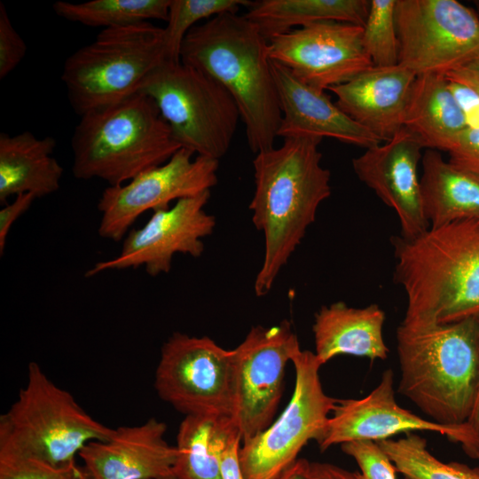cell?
<instances>
[{
    "label": "cell",
    "instance_id": "6da1fadb",
    "mask_svg": "<svg viewBox=\"0 0 479 479\" xmlns=\"http://www.w3.org/2000/svg\"><path fill=\"white\" fill-rule=\"evenodd\" d=\"M322 138H284L283 145L255 154L252 222L263 232L264 252L255 277L256 296L267 294L282 268L331 194L330 171L321 165Z\"/></svg>",
    "mask_w": 479,
    "mask_h": 479
},
{
    "label": "cell",
    "instance_id": "7a4b0ae2",
    "mask_svg": "<svg viewBox=\"0 0 479 479\" xmlns=\"http://www.w3.org/2000/svg\"><path fill=\"white\" fill-rule=\"evenodd\" d=\"M394 281L404 290L402 325L448 324L479 314V222L429 227L407 240L391 239Z\"/></svg>",
    "mask_w": 479,
    "mask_h": 479
},
{
    "label": "cell",
    "instance_id": "3957f363",
    "mask_svg": "<svg viewBox=\"0 0 479 479\" xmlns=\"http://www.w3.org/2000/svg\"><path fill=\"white\" fill-rule=\"evenodd\" d=\"M180 61L219 82L233 98L254 153L274 147L282 113L268 40L245 15L224 12L193 27Z\"/></svg>",
    "mask_w": 479,
    "mask_h": 479
},
{
    "label": "cell",
    "instance_id": "277c9868",
    "mask_svg": "<svg viewBox=\"0 0 479 479\" xmlns=\"http://www.w3.org/2000/svg\"><path fill=\"white\" fill-rule=\"evenodd\" d=\"M396 340L398 393L432 421L467 423L479 389L478 315L421 327L400 324Z\"/></svg>",
    "mask_w": 479,
    "mask_h": 479
},
{
    "label": "cell",
    "instance_id": "5b68a950",
    "mask_svg": "<svg viewBox=\"0 0 479 479\" xmlns=\"http://www.w3.org/2000/svg\"><path fill=\"white\" fill-rule=\"evenodd\" d=\"M77 179L123 185L181 148L156 103L138 92L81 116L71 139Z\"/></svg>",
    "mask_w": 479,
    "mask_h": 479
},
{
    "label": "cell",
    "instance_id": "8992f818",
    "mask_svg": "<svg viewBox=\"0 0 479 479\" xmlns=\"http://www.w3.org/2000/svg\"><path fill=\"white\" fill-rule=\"evenodd\" d=\"M114 432L51 381L38 364L30 362L25 387L0 416V458L71 467L88 443L107 440Z\"/></svg>",
    "mask_w": 479,
    "mask_h": 479
},
{
    "label": "cell",
    "instance_id": "52a82bcc",
    "mask_svg": "<svg viewBox=\"0 0 479 479\" xmlns=\"http://www.w3.org/2000/svg\"><path fill=\"white\" fill-rule=\"evenodd\" d=\"M164 62L163 27L144 21L102 29L66 59L61 81L82 116L140 92Z\"/></svg>",
    "mask_w": 479,
    "mask_h": 479
},
{
    "label": "cell",
    "instance_id": "ba28073f",
    "mask_svg": "<svg viewBox=\"0 0 479 479\" xmlns=\"http://www.w3.org/2000/svg\"><path fill=\"white\" fill-rule=\"evenodd\" d=\"M140 92L154 100L181 148L218 161L226 154L240 114L219 82L181 61L164 62Z\"/></svg>",
    "mask_w": 479,
    "mask_h": 479
},
{
    "label": "cell",
    "instance_id": "9c48e42d",
    "mask_svg": "<svg viewBox=\"0 0 479 479\" xmlns=\"http://www.w3.org/2000/svg\"><path fill=\"white\" fill-rule=\"evenodd\" d=\"M291 362L295 381L289 403L269 427L241 443L239 455L246 479H274L291 466L309 441L320 438L338 404L323 389L322 365L314 352L300 348Z\"/></svg>",
    "mask_w": 479,
    "mask_h": 479
},
{
    "label": "cell",
    "instance_id": "30bf717a",
    "mask_svg": "<svg viewBox=\"0 0 479 479\" xmlns=\"http://www.w3.org/2000/svg\"><path fill=\"white\" fill-rule=\"evenodd\" d=\"M398 65L446 75L479 58V16L456 0H397Z\"/></svg>",
    "mask_w": 479,
    "mask_h": 479
},
{
    "label": "cell",
    "instance_id": "8fae6325",
    "mask_svg": "<svg viewBox=\"0 0 479 479\" xmlns=\"http://www.w3.org/2000/svg\"><path fill=\"white\" fill-rule=\"evenodd\" d=\"M233 373L232 349L207 336L175 332L161 347L154 388L185 416L231 418Z\"/></svg>",
    "mask_w": 479,
    "mask_h": 479
},
{
    "label": "cell",
    "instance_id": "7c38bea8",
    "mask_svg": "<svg viewBox=\"0 0 479 479\" xmlns=\"http://www.w3.org/2000/svg\"><path fill=\"white\" fill-rule=\"evenodd\" d=\"M300 348L290 322L283 320L271 326H252L232 349L231 420L242 442L271 424L282 397L286 366Z\"/></svg>",
    "mask_w": 479,
    "mask_h": 479
},
{
    "label": "cell",
    "instance_id": "4fadbf2b",
    "mask_svg": "<svg viewBox=\"0 0 479 479\" xmlns=\"http://www.w3.org/2000/svg\"><path fill=\"white\" fill-rule=\"evenodd\" d=\"M194 154L180 148L163 164L123 185L106 187L98 201L99 236L120 241L145 212L165 209L171 201L210 191L217 184L219 161Z\"/></svg>",
    "mask_w": 479,
    "mask_h": 479
},
{
    "label": "cell",
    "instance_id": "5bb4252c",
    "mask_svg": "<svg viewBox=\"0 0 479 479\" xmlns=\"http://www.w3.org/2000/svg\"><path fill=\"white\" fill-rule=\"evenodd\" d=\"M209 198L210 191H207L180 199L168 208L153 211L142 227L127 233L115 257L96 263L85 272V277L139 267L156 277L169 272L176 254L200 257L205 249L202 239L209 236L216 226L215 216L205 210Z\"/></svg>",
    "mask_w": 479,
    "mask_h": 479
},
{
    "label": "cell",
    "instance_id": "9a60e30c",
    "mask_svg": "<svg viewBox=\"0 0 479 479\" xmlns=\"http://www.w3.org/2000/svg\"><path fill=\"white\" fill-rule=\"evenodd\" d=\"M363 32L362 26L338 21L293 28L268 40L269 57L302 82L325 91L373 67Z\"/></svg>",
    "mask_w": 479,
    "mask_h": 479
},
{
    "label": "cell",
    "instance_id": "2e32d148",
    "mask_svg": "<svg viewBox=\"0 0 479 479\" xmlns=\"http://www.w3.org/2000/svg\"><path fill=\"white\" fill-rule=\"evenodd\" d=\"M428 431L459 444L467 455L479 456V438L467 423L445 426L401 407L395 398L394 373L385 370L378 385L365 397L339 399L317 441L321 451L353 441L380 442L400 433Z\"/></svg>",
    "mask_w": 479,
    "mask_h": 479
},
{
    "label": "cell",
    "instance_id": "e0dca14e",
    "mask_svg": "<svg viewBox=\"0 0 479 479\" xmlns=\"http://www.w3.org/2000/svg\"><path fill=\"white\" fill-rule=\"evenodd\" d=\"M424 149L406 128L384 144L367 148L352 159L358 179L372 189L398 216L401 237L414 239L430 225L422 208L418 167Z\"/></svg>",
    "mask_w": 479,
    "mask_h": 479
},
{
    "label": "cell",
    "instance_id": "ac0fdd59",
    "mask_svg": "<svg viewBox=\"0 0 479 479\" xmlns=\"http://www.w3.org/2000/svg\"><path fill=\"white\" fill-rule=\"evenodd\" d=\"M155 418L114 428L110 438L88 443L79 452L90 479H176V446Z\"/></svg>",
    "mask_w": 479,
    "mask_h": 479
},
{
    "label": "cell",
    "instance_id": "d6986e66",
    "mask_svg": "<svg viewBox=\"0 0 479 479\" xmlns=\"http://www.w3.org/2000/svg\"><path fill=\"white\" fill-rule=\"evenodd\" d=\"M282 113L278 137H330L365 149L381 140L356 122L324 90L296 78L286 67L271 60Z\"/></svg>",
    "mask_w": 479,
    "mask_h": 479
},
{
    "label": "cell",
    "instance_id": "ffe728a7",
    "mask_svg": "<svg viewBox=\"0 0 479 479\" xmlns=\"http://www.w3.org/2000/svg\"><path fill=\"white\" fill-rule=\"evenodd\" d=\"M417 75L397 65L373 67L329 89L337 106L381 141L404 128L405 108Z\"/></svg>",
    "mask_w": 479,
    "mask_h": 479
},
{
    "label": "cell",
    "instance_id": "44dd1931",
    "mask_svg": "<svg viewBox=\"0 0 479 479\" xmlns=\"http://www.w3.org/2000/svg\"><path fill=\"white\" fill-rule=\"evenodd\" d=\"M385 318L375 303L364 308L343 302L322 306L312 325L317 358L322 365L340 355L385 360L389 353L383 337Z\"/></svg>",
    "mask_w": 479,
    "mask_h": 479
},
{
    "label": "cell",
    "instance_id": "7402d4cb",
    "mask_svg": "<svg viewBox=\"0 0 479 479\" xmlns=\"http://www.w3.org/2000/svg\"><path fill=\"white\" fill-rule=\"evenodd\" d=\"M52 137H37L30 131L14 136L0 133V203L12 196L31 193L36 199L59 189L64 169L52 156Z\"/></svg>",
    "mask_w": 479,
    "mask_h": 479
},
{
    "label": "cell",
    "instance_id": "603a6c76",
    "mask_svg": "<svg viewBox=\"0 0 479 479\" xmlns=\"http://www.w3.org/2000/svg\"><path fill=\"white\" fill-rule=\"evenodd\" d=\"M420 177L424 215L430 227L457 221L479 222V176L461 169L427 149Z\"/></svg>",
    "mask_w": 479,
    "mask_h": 479
},
{
    "label": "cell",
    "instance_id": "cb8c5ba5",
    "mask_svg": "<svg viewBox=\"0 0 479 479\" xmlns=\"http://www.w3.org/2000/svg\"><path fill=\"white\" fill-rule=\"evenodd\" d=\"M404 127L420 139L424 148L445 152L468 127L444 75H417L405 108Z\"/></svg>",
    "mask_w": 479,
    "mask_h": 479
},
{
    "label": "cell",
    "instance_id": "d4e9b609",
    "mask_svg": "<svg viewBox=\"0 0 479 479\" xmlns=\"http://www.w3.org/2000/svg\"><path fill=\"white\" fill-rule=\"evenodd\" d=\"M244 14L262 35L271 37L321 21H338L364 27L370 0H260L251 2Z\"/></svg>",
    "mask_w": 479,
    "mask_h": 479
},
{
    "label": "cell",
    "instance_id": "484cf974",
    "mask_svg": "<svg viewBox=\"0 0 479 479\" xmlns=\"http://www.w3.org/2000/svg\"><path fill=\"white\" fill-rule=\"evenodd\" d=\"M234 427L230 417L185 416L175 445L176 479H221V450Z\"/></svg>",
    "mask_w": 479,
    "mask_h": 479
},
{
    "label": "cell",
    "instance_id": "4316f807",
    "mask_svg": "<svg viewBox=\"0 0 479 479\" xmlns=\"http://www.w3.org/2000/svg\"><path fill=\"white\" fill-rule=\"evenodd\" d=\"M170 0L56 1L54 12L72 22L103 29L149 21L168 20Z\"/></svg>",
    "mask_w": 479,
    "mask_h": 479
},
{
    "label": "cell",
    "instance_id": "83f0119b",
    "mask_svg": "<svg viewBox=\"0 0 479 479\" xmlns=\"http://www.w3.org/2000/svg\"><path fill=\"white\" fill-rule=\"evenodd\" d=\"M377 443L404 479H479V467L443 462L428 450L426 439L415 433Z\"/></svg>",
    "mask_w": 479,
    "mask_h": 479
},
{
    "label": "cell",
    "instance_id": "f1b7e54d",
    "mask_svg": "<svg viewBox=\"0 0 479 479\" xmlns=\"http://www.w3.org/2000/svg\"><path fill=\"white\" fill-rule=\"evenodd\" d=\"M250 4L247 0H170L167 26L163 27L166 62H180L183 41L200 20L237 12L240 6L248 7Z\"/></svg>",
    "mask_w": 479,
    "mask_h": 479
},
{
    "label": "cell",
    "instance_id": "f546056e",
    "mask_svg": "<svg viewBox=\"0 0 479 479\" xmlns=\"http://www.w3.org/2000/svg\"><path fill=\"white\" fill-rule=\"evenodd\" d=\"M396 4L397 0H370L363 42L373 67L398 65Z\"/></svg>",
    "mask_w": 479,
    "mask_h": 479
},
{
    "label": "cell",
    "instance_id": "4dcf8cb0",
    "mask_svg": "<svg viewBox=\"0 0 479 479\" xmlns=\"http://www.w3.org/2000/svg\"><path fill=\"white\" fill-rule=\"evenodd\" d=\"M0 479H90L83 467H55L20 458H0Z\"/></svg>",
    "mask_w": 479,
    "mask_h": 479
},
{
    "label": "cell",
    "instance_id": "1f68e13d",
    "mask_svg": "<svg viewBox=\"0 0 479 479\" xmlns=\"http://www.w3.org/2000/svg\"><path fill=\"white\" fill-rule=\"evenodd\" d=\"M357 464L362 479H397V469L376 442L353 441L341 445Z\"/></svg>",
    "mask_w": 479,
    "mask_h": 479
},
{
    "label": "cell",
    "instance_id": "d6a6232c",
    "mask_svg": "<svg viewBox=\"0 0 479 479\" xmlns=\"http://www.w3.org/2000/svg\"><path fill=\"white\" fill-rule=\"evenodd\" d=\"M26 53L27 44L14 28L4 4L0 2V79L13 71Z\"/></svg>",
    "mask_w": 479,
    "mask_h": 479
},
{
    "label": "cell",
    "instance_id": "836d02e7",
    "mask_svg": "<svg viewBox=\"0 0 479 479\" xmlns=\"http://www.w3.org/2000/svg\"><path fill=\"white\" fill-rule=\"evenodd\" d=\"M446 152L450 163L479 176V128H466Z\"/></svg>",
    "mask_w": 479,
    "mask_h": 479
},
{
    "label": "cell",
    "instance_id": "e575fe53",
    "mask_svg": "<svg viewBox=\"0 0 479 479\" xmlns=\"http://www.w3.org/2000/svg\"><path fill=\"white\" fill-rule=\"evenodd\" d=\"M241 443V436L234 427L228 434L221 450V479H246L239 455Z\"/></svg>",
    "mask_w": 479,
    "mask_h": 479
},
{
    "label": "cell",
    "instance_id": "d590c367",
    "mask_svg": "<svg viewBox=\"0 0 479 479\" xmlns=\"http://www.w3.org/2000/svg\"><path fill=\"white\" fill-rule=\"evenodd\" d=\"M36 198L31 193H20L0 209V255L4 252L8 233L14 222L33 204Z\"/></svg>",
    "mask_w": 479,
    "mask_h": 479
},
{
    "label": "cell",
    "instance_id": "8d00e7d4",
    "mask_svg": "<svg viewBox=\"0 0 479 479\" xmlns=\"http://www.w3.org/2000/svg\"><path fill=\"white\" fill-rule=\"evenodd\" d=\"M448 82L462 109L467 126L479 128V94L464 84L449 80Z\"/></svg>",
    "mask_w": 479,
    "mask_h": 479
},
{
    "label": "cell",
    "instance_id": "74e56055",
    "mask_svg": "<svg viewBox=\"0 0 479 479\" xmlns=\"http://www.w3.org/2000/svg\"><path fill=\"white\" fill-rule=\"evenodd\" d=\"M308 479H362L359 472H351L325 462H310Z\"/></svg>",
    "mask_w": 479,
    "mask_h": 479
},
{
    "label": "cell",
    "instance_id": "f35d334b",
    "mask_svg": "<svg viewBox=\"0 0 479 479\" xmlns=\"http://www.w3.org/2000/svg\"><path fill=\"white\" fill-rule=\"evenodd\" d=\"M444 76L449 81L464 84L479 94V58Z\"/></svg>",
    "mask_w": 479,
    "mask_h": 479
},
{
    "label": "cell",
    "instance_id": "ab89813d",
    "mask_svg": "<svg viewBox=\"0 0 479 479\" xmlns=\"http://www.w3.org/2000/svg\"><path fill=\"white\" fill-rule=\"evenodd\" d=\"M309 463L305 459H297L274 479H308Z\"/></svg>",
    "mask_w": 479,
    "mask_h": 479
},
{
    "label": "cell",
    "instance_id": "60d3db41",
    "mask_svg": "<svg viewBox=\"0 0 479 479\" xmlns=\"http://www.w3.org/2000/svg\"><path fill=\"white\" fill-rule=\"evenodd\" d=\"M467 425L469 427L474 435L479 438V389L472 413L467 421Z\"/></svg>",
    "mask_w": 479,
    "mask_h": 479
},
{
    "label": "cell",
    "instance_id": "b9f144b4",
    "mask_svg": "<svg viewBox=\"0 0 479 479\" xmlns=\"http://www.w3.org/2000/svg\"><path fill=\"white\" fill-rule=\"evenodd\" d=\"M477 6H478V10H479V3L477 4Z\"/></svg>",
    "mask_w": 479,
    "mask_h": 479
},
{
    "label": "cell",
    "instance_id": "7bdbcfd3",
    "mask_svg": "<svg viewBox=\"0 0 479 479\" xmlns=\"http://www.w3.org/2000/svg\"><path fill=\"white\" fill-rule=\"evenodd\" d=\"M478 460H479V457H478Z\"/></svg>",
    "mask_w": 479,
    "mask_h": 479
},
{
    "label": "cell",
    "instance_id": "ee69618b",
    "mask_svg": "<svg viewBox=\"0 0 479 479\" xmlns=\"http://www.w3.org/2000/svg\"><path fill=\"white\" fill-rule=\"evenodd\" d=\"M479 457V456H478Z\"/></svg>",
    "mask_w": 479,
    "mask_h": 479
}]
</instances>
